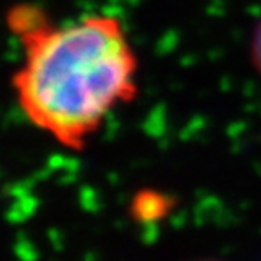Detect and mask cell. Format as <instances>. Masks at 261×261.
I'll list each match as a JSON object with an SVG mask.
<instances>
[{
    "instance_id": "6da1fadb",
    "label": "cell",
    "mask_w": 261,
    "mask_h": 261,
    "mask_svg": "<svg viewBox=\"0 0 261 261\" xmlns=\"http://www.w3.org/2000/svg\"><path fill=\"white\" fill-rule=\"evenodd\" d=\"M8 25L22 49L13 74L18 109L64 149H84L135 100L138 55L118 16L94 13L57 24L37 6L18 4Z\"/></svg>"
},
{
    "instance_id": "7a4b0ae2",
    "label": "cell",
    "mask_w": 261,
    "mask_h": 261,
    "mask_svg": "<svg viewBox=\"0 0 261 261\" xmlns=\"http://www.w3.org/2000/svg\"><path fill=\"white\" fill-rule=\"evenodd\" d=\"M250 57H252V64L256 67L257 74L261 76V20L257 24L256 31L252 35V45H250Z\"/></svg>"
}]
</instances>
